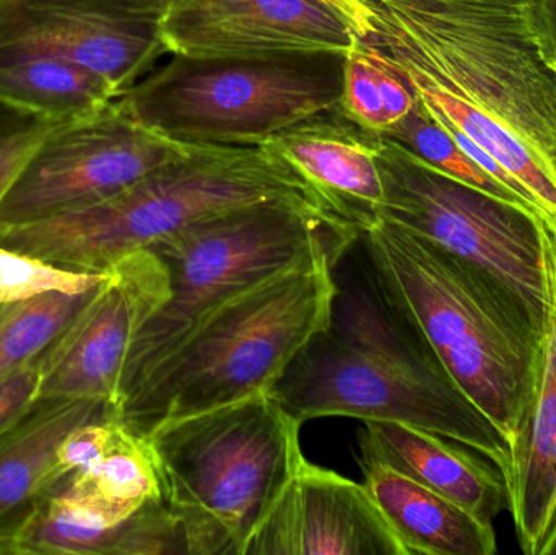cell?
<instances>
[{
  "mask_svg": "<svg viewBox=\"0 0 556 555\" xmlns=\"http://www.w3.org/2000/svg\"><path fill=\"white\" fill-rule=\"evenodd\" d=\"M369 54L490 153L556 225V38L548 0H358Z\"/></svg>",
  "mask_w": 556,
  "mask_h": 555,
  "instance_id": "1",
  "label": "cell"
},
{
  "mask_svg": "<svg viewBox=\"0 0 556 555\" xmlns=\"http://www.w3.org/2000/svg\"><path fill=\"white\" fill-rule=\"evenodd\" d=\"M355 240L324 244L222 303L119 401L116 419L143 439L168 420L269 393L329 326L333 266Z\"/></svg>",
  "mask_w": 556,
  "mask_h": 555,
  "instance_id": "2",
  "label": "cell"
},
{
  "mask_svg": "<svg viewBox=\"0 0 556 555\" xmlns=\"http://www.w3.org/2000/svg\"><path fill=\"white\" fill-rule=\"evenodd\" d=\"M359 243L392 302L515 452L541 368L542 336L490 280L431 241L381 217L359 234Z\"/></svg>",
  "mask_w": 556,
  "mask_h": 555,
  "instance_id": "3",
  "label": "cell"
},
{
  "mask_svg": "<svg viewBox=\"0 0 556 555\" xmlns=\"http://www.w3.org/2000/svg\"><path fill=\"white\" fill-rule=\"evenodd\" d=\"M270 201L301 202L339 215L264 147L194 146L100 204L0 227V247L67 269L104 273L195 222Z\"/></svg>",
  "mask_w": 556,
  "mask_h": 555,
  "instance_id": "4",
  "label": "cell"
},
{
  "mask_svg": "<svg viewBox=\"0 0 556 555\" xmlns=\"http://www.w3.org/2000/svg\"><path fill=\"white\" fill-rule=\"evenodd\" d=\"M301 426L269 391L143 437L185 554L244 555L304 459Z\"/></svg>",
  "mask_w": 556,
  "mask_h": 555,
  "instance_id": "5",
  "label": "cell"
},
{
  "mask_svg": "<svg viewBox=\"0 0 556 555\" xmlns=\"http://www.w3.org/2000/svg\"><path fill=\"white\" fill-rule=\"evenodd\" d=\"M345 55L172 61L114 100L140 126L191 146H261L311 117L339 110Z\"/></svg>",
  "mask_w": 556,
  "mask_h": 555,
  "instance_id": "6",
  "label": "cell"
},
{
  "mask_svg": "<svg viewBox=\"0 0 556 555\" xmlns=\"http://www.w3.org/2000/svg\"><path fill=\"white\" fill-rule=\"evenodd\" d=\"M359 234L355 225L324 209L270 201L195 222L156 241L149 250L165 261L172 292L130 344L117 404L222 303L317 248L355 240Z\"/></svg>",
  "mask_w": 556,
  "mask_h": 555,
  "instance_id": "7",
  "label": "cell"
},
{
  "mask_svg": "<svg viewBox=\"0 0 556 555\" xmlns=\"http://www.w3.org/2000/svg\"><path fill=\"white\" fill-rule=\"evenodd\" d=\"M270 394L303 424L319 417L404 424L476 450L505 479L511 471L508 440L434 357L368 354L326 328L301 349Z\"/></svg>",
  "mask_w": 556,
  "mask_h": 555,
  "instance_id": "8",
  "label": "cell"
},
{
  "mask_svg": "<svg viewBox=\"0 0 556 555\" xmlns=\"http://www.w3.org/2000/svg\"><path fill=\"white\" fill-rule=\"evenodd\" d=\"M376 160L384 188L381 217L476 269L544 338V218L440 172L379 134Z\"/></svg>",
  "mask_w": 556,
  "mask_h": 555,
  "instance_id": "9",
  "label": "cell"
},
{
  "mask_svg": "<svg viewBox=\"0 0 556 555\" xmlns=\"http://www.w3.org/2000/svg\"><path fill=\"white\" fill-rule=\"evenodd\" d=\"M194 146L160 136L110 104L64 121L41 140L0 201V227L100 204Z\"/></svg>",
  "mask_w": 556,
  "mask_h": 555,
  "instance_id": "10",
  "label": "cell"
},
{
  "mask_svg": "<svg viewBox=\"0 0 556 555\" xmlns=\"http://www.w3.org/2000/svg\"><path fill=\"white\" fill-rule=\"evenodd\" d=\"M169 292L168 267L149 248L108 267L103 282L38 358V398L93 401L116 416L130 344Z\"/></svg>",
  "mask_w": 556,
  "mask_h": 555,
  "instance_id": "11",
  "label": "cell"
},
{
  "mask_svg": "<svg viewBox=\"0 0 556 555\" xmlns=\"http://www.w3.org/2000/svg\"><path fill=\"white\" fill-rule=\"evenodd\" d=\"M160 33L168 52L191 58L349 54L356 45L352 23L320 0H172Z\"/></svg>",
  "mask_w": 556,
  "mask_h": 555,
  "instance_id": "12",
  "label": "cell"
},
{
  "mask_svg": "<svg viewBox=\"0 0 556 555\" xmlns=\"http://www.w3.org/2000/svg\"><path fill=\"white\" fill-rule=\"evenodd\" d=\"M244 555H408L366 485L306 458Z\"/></svg>",
  "mask_w": 556,
  "mask_h": 555,
  "instance_id": "13",
  "label": "cell"
},
{
  "mask_svg": "<svg viewBox=\"0 0 556 555\" xmlns=\"http://www.w3.org/2000/svg\"><path fill=\"white\" fill-rule=\"evenodd\" d=\"M0 42L80 62L103 75L119 97L168 52L159 22L108 15L72 0H0Z\"/></svg>",
  "mask_w": 556,
  "mask_h": 555,
  "instance_id": "14",
  "label": "cell"
},
{
  "mask_svg": "<svg viewBox=\"0 0 556 555\" xmlns=\"http://www.w3.org/2000/svg\"><path fill=\"white\" fill-rule=\"evenodd\" d=\"M378 134L359 129L339 111L311 117L261 147L306 179L359 231L381 218L384 188L376 160Z\"/></svg>",
  "mask_w": 556,
  "mask_h": 555,
  "instance_id": "15",
  "label": "cell"
},
{
  "mask_svg": "<svg viewBox=\"0 0 556 555\" xmlns=\"http://www.w3.org/2000/svg\"><path fill=\"white\" fill-rule=\"evenodd\" d=\"M547 315L541 368L506 484L516 538L526 555H539L556 515V225L544 220Z\"/></svg>",
  "mask_w": 556,
  "mask_h": 555,
  "instance_id": "16",
  "label": "cell"
},
{
  "mask_svg": "<svg viewBox=\"0 0 556 555\" xmlns=\"http://www.w3.org/2000/svg\"><path fill=\"white\" fill-rule=\"evenodd\" d=\"M358 445L359 458L395 469L479 520L493 524L502 512H509L503 472L456 440L404 424L365 420Z\"/></svg>",
  "mask_w": 556,
  "mask_h": 555,
  "instance_id": "17",
  "label": "cell"
},
{
  "mask_svg": "<svg viewBox=\"0 0 556 555\" xmlns=\"http://www.w3.org/2000/svg\"><path fill=\"white\" fill-rule=\"evenodd\" d=\"M111 417L106 404L38 398L0 432V555H15L29 515L62 482L58 449L64 437L80 424Z\"/></svg>",
  "mask_w": 556,
  "mask_h": 555,
  "instance_id": "18",
  "label": "cell"
},
{
  "mask_svg": "<svg viewBox=\"0 0 556 555\" xmlns=\"http://www.w3.org/2000/svg\"><path fill=\"white\" fill-rule=\"evenodd\" d=\"M363 484L408 555H493V524L395 469L359 458Z\"/></svg>",
  "mask_w": 556,
  "mask_h": 555,
  "instance_id": "19",
  "label": "cell"
},
{
  "mask_svg": "<svg viewBox=\"0 0 556 555\" xmlns=\"http://www.w3.org/2000/svg\"><path fill=\"white\" fill-rule=\"evenodd\" d=\"M116 88L80 62L41 48L0 42V98L59 121L100 113Z\"/></svg>",
  "mask_w": 556,
  "mask_h": 555,
  "instance_id": "20",
  "label": "cell"
},
{
  "mask_svg": "<svg viewBox=\"0 0 556 555\" xmlns=\"http://www.w3.org/2000/svg\"><path fill=\"white\" fill-rule=\"evenodd\" d=\"M39 504L16 538L15 555L185 554L181 530L163 499L149 502L110 530L68 524L52 517Z\"/></svg>",
  "mask_w": 556,
  "mask_h": 555,
  "instance_id": "21",
  "label": "cell"
},
{
  "mask_svg": "<svg viewBox=\"0 0 556 555\" xmlns=\"http://www.w3.org/2000/svg\"><path fill=\"white\" fill-rule=\"evenodd\" d=\"M93 290L75 295L46 293L25 302L0 303V381L38 361Z\"/></svg>",
  "mask_w": 556,
  "mask_h": 555,
  "instance_id": "22",
  "label": "cell"
},
{
  "mask_svg": "<svg viewBox=\"0 0 556 555\" xmlns=\"http://www.w3.org/2000/svg\"><path fill=\"white\" fill-rule=\"evenodd\" d=\"M61 484L71 491L136 507L163 499L146 442L121 422L110 452L91 468L67 476Z\"/></svg>",
  "mask_w": 556,
  "mask_h": 555,
  "instance_id": "23",
  "label": "cell"
},
{
  "mask_svg": "<svg viewBox=\"0 0 556 555\" xmlns=\"http://www.w3.org/2000/svg\"><path fill=\"white\" fill-rule=\"evenodd\" d=\"M379 136L394 140L399 146L404 147L405 150L427 162L428 165L434 166V168L453 176V178L460 179L467 185L476 186V188L483 189V191L498 195V198L506 199V201L518 202V204L531 207L511 189L500 185L498 181L482 172L460 150L443 123H440L418 98L414 110L407 116L392 124Z\"/></svg>",
  "mask_w": 556,
  "mask_h": 555,
  "instance_id": "24",
  "label": "cell"
},
{
  "mask_svg": "<svg viewBox=\"0 0 556 555\" xmlns=\"http://www.w3.org/2000/svg\"><path fill=\"white\" fill-rule=\"evenodd\" d=\"M103 279L104 273L67 269L0 247V303L25 302L54 292H90Z\"/></svg>",
  "mask_w": 556,
  "mask_h": 555,
  "instance_id": "25",
  "label": "cell"
},
{
  "mask_svg": "<svg viewBox=\"0 0 556 555\" xmlns=\"http://www.w3.org/2000/svg\"><path fill=\"white\" fill-rule=\"evenodd\" d=\"M61 123L0 98V201L36 147Z\"/></svg>",
  "mask_w": 556,
  "mask_h": 555,
  "instance_id": "26",
  "label": "cell"
},
{
  "mask_svg": "<svg viewBox=\"0 0 556 555\" xmlns=\"http://www.w3.org/2000/svg\"><path fill=\"white\" fill-rule=\"evenodd\" d=\"M337 111L366 133L382 134L389 127L375 64L358 45L345 55L342 100Z\"/></svg>",
  "mask_w": 556,
  "mask_h": 555,
  "instance_id": "27",
  "label": "cell"
},
{
  "mask_svg": "<svg viewBox=\"0 0 556 555\" xmlns=\"http://www.w3.org/2000/svg\"><path fill=\"white\" fill-rule=\"evenodd\" d=\"M119 420H90L72 429L58 449V471L62 481L74 472L97 465L113 446Z\"/></svg>",
  "mask_w": 556,
  "mask_h": 555,
  "instance_id": "28",
  "label": "cell"
},
{
  "mask_svg": "<svg viewBox=\"0 0 556 555\" xmlns=\"http://www.w3.org/2000/svg\"><path fill=\"white\" fill-rule=\"evenodd\" d=\"M39 396L38 361L0 381V432L15 422Z\"/></svg>",
  "mask_w": 556,
  "mask_h": 555,
  "instance_id": "29",
  "label": "cell"
},
{
  "mask_svg": "<svg viewBox=\"0 0 556 555\" xmlns=\"http://www.w3.org/2000/svg\"><path fill=\"white\" fill-rule=\"evenodd\" d=\"M365 52L375 64L376 81H378L379 93H381L382 108H384L386 117H388L389 127H391L392 124L397 123L414 110L415 103H417V94L397 71L389 67L384 61L369 54L368 51Z\"/></svg>",
  "mask_w": 556,
  "mask_h": 555,
  "instance_id": "30",
  "label": "cell"
},
{
  "mask_svg": "<svg viewBox=\"0 0 556 555\" xmlns=\"http://www.w3.org/2000/svg\"><path fill=\"white\" fill-rule=\"evenodd\" d=\"M72 2L94 12L108 13V15L160 23L168 12L172 0H72Z\"/></svg>",
  "mask_w": 556,
  "mask_h": 555,
  "instance_id": "31",
  "label": "cell"
},
{
  "mask_svg": "<svg viewBox=\"0 0 556 555\" xmlns=\"http://www.w3.org/2000/svg\"><path fill=\"white\" fill-rule=\"evenodd\" d=\"M320 2L327 3L340 15L345 16L355 28L356 38L362 35L363 28H365V15H363V7L358 0H320Z\"/></svg>",
  "mask_w": 556,
  "mask_h": 555,
  "instance_id": "32",
  "label": "cell"
},
{
  "mask_svg": "<svg viewBox=\"0 0 556 555\" xmlns=\"http://www.w3.org/2000/svg\"><path fill=\"white\" fill-rule=\"evenodd\" d=\"M539 555H556V515L551 528H548L547 537H545Z\"/></svg>",
  "mask_w": 556,
  "mask_h": 555,
  "instance_id": "33",
  "label": "cell"
},
{
  "mask_svg": "<svg viewBox=\"0 0 556 555\" xmlns=\"http://www.w3.org/2000/svg\"><path fill=\"white\" fill-rule=\"evenodd\" d=\"M548 5H551L552 23H554V31L556 38V0H548Z\"/></svg>",
  "mask_w": 556,
  "mask_h": 555,
  "instance_id": "34",
  "label": "cell"
}]
</instances>
